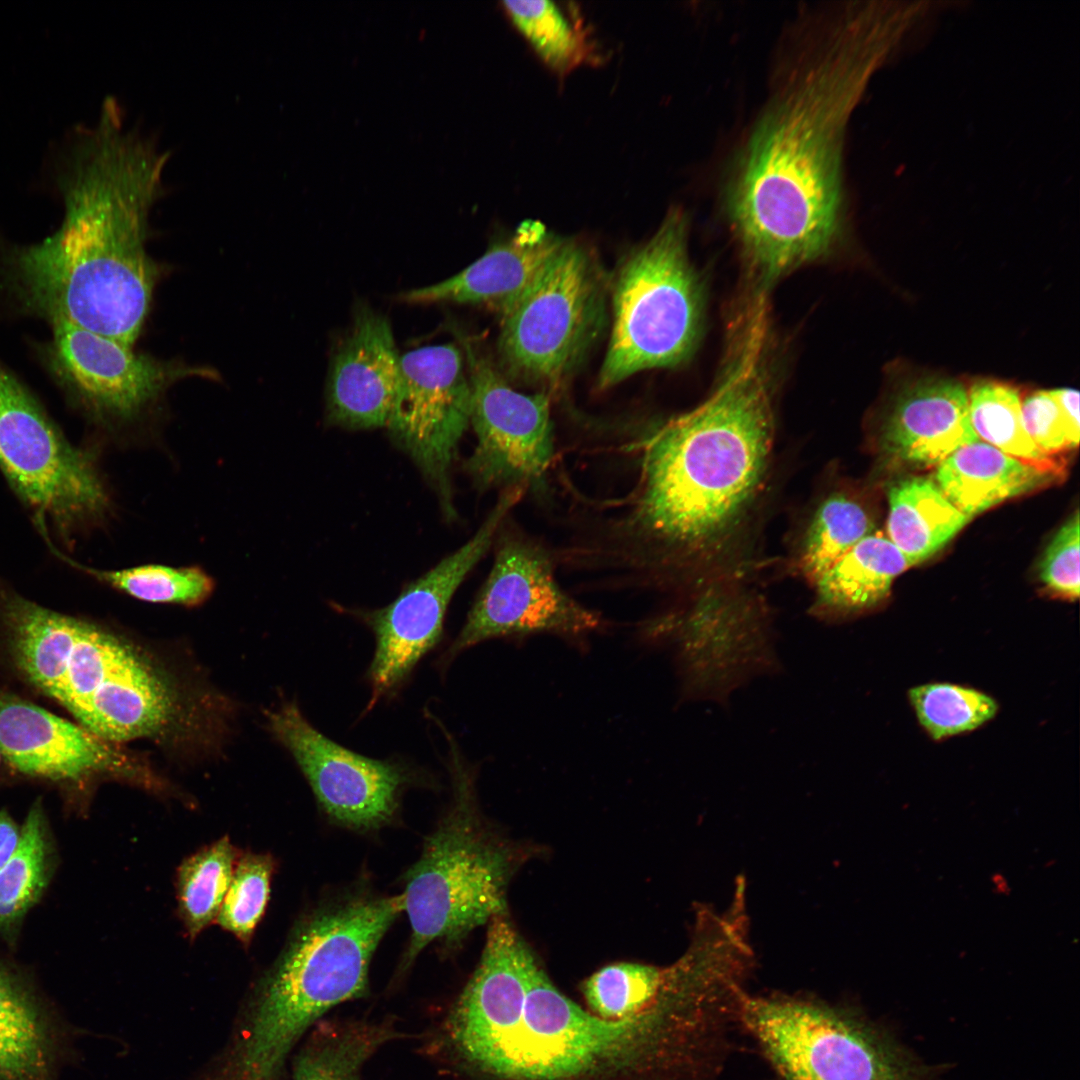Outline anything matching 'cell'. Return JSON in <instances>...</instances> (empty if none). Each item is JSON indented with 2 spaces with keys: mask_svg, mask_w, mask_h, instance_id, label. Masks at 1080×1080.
Listing matches in <instances>:
<instances>
[{
  "mask_svg": "<svg viewBox=\"0 0 1080 1080\" xmlns=\"http://www.w3.org/2000/svg\"><path fill=\"white\" fill-rule=\"evenodd\" d=\"M52 847L41 803L31 807L18 846L0 870V932L13 931L37 903L51 875Z\"/></svg>",
  "mask_w": 1080,
  "mask_h": 1080,
  "instance_id": "f546056e",
  "label": "cell"
},
{
  "mask_svg": "<svg viewBox=\"0 0 1080 1080\" xmlns=\"http://www.w3.org/2000/svg\"><path fill=\"white\" fill-rule=\"evenodd\" d=\"M689 1027V1017L667 1005L619 1020L600 1018L563 995L535 959L521 1015L491 1075L567 1080L662 1044H686Z\"/></svg>",
  "mask_w": 1080,
  "mask_h": 1080,
  "instance_id": "ba28073f",
  "label": "cell"
},
{
  "mask_svg": "<svg viewBox=\"0 0 1080 1080\" xmlns=\"http://www.w3.org/2000/svg\"><path fill=\"white\" fill-rule=\"evenodd\" d=\"M1079 530L1076 511L1053 536L1039 565V579L1048 593L1068 601L1080 594Z\"/></svg>",
  "mask_w": 1080,
  "mask_h": 1080,
  "instance_id": "8d00e7d4",
  "label": "cell"
},
{
  "mask_svg": "<svg viewBox=\"0 0 1080 1080\" xmlns=\"http://www.w3.org/2000/svg\"><path fill=\"white\" fill-rule=\"evenodd\" d=\"M911 566L887 536L874 531L810 582L811 612L832 622L871 611L888 599L893 581Z\"/></svg>",
  "mask_w": 1080,
  "mask_h": 1080,
  "instance_id": "7402d4cb",
  "label": "cell"
},
{
  "mask_svg": "<svg viewBox=\"0 0 1080 1080\" xmlns=\"http://www.w3.org/2000/svg\"><path fill=\"white\" fill-rule=\"evenodd\" d=\"M535 959L507 914L488 922L480 961L447 1021L453 1046L484 1072L491 1074L516 1027Z\"/></svg>",
  "mask_w": 1080,
  "mask_h": 1080,
  "instance_id": "2e32d148",
  "label": "cell"
},
{
  "mask_svg": "<svg viewBox=\"0 0 1080 1080\" xmlns=\"http://www.w3.org/2000/svg\"><path fill=\"white\" fill-rule=\"evenodd\" d=\"M967 395L971 425L979 439L1024 463L1064 475L1063 465L1042 452L1027 434L1015 387L979 380Z\"/></svg>",
  "mask_w": 1080,
  "mask_h": 1080,
  "instance_id": "f1b7e54d",
  "label": "cell"
},
{
  "mask_svg": "<svg viewBox=\"0 0 1080 1080\" xmlns=\"http://www.w3.org/2000/svg\"><path fill=\"white\" fill-rule=\"evenodd\" d=\"M20 831L5 811H0V870L14 854L20 839Z\"/></svg>",
  "mask_w": 1080,
  "mask_h": 1080,
  "instance_id": "ab89813d",
  "label": "cell"
},
{
  "mask_svg": "<svg viewBox=\"0 0 1080 1080\" xmlns=\"http://www.w3.org/2000/svg\"><path fill=\"white\" fill-rule=\"evenodd\" d=\"M273 871L274 862L267 855L249 853L236 862L216 920L244 943L264 914Z\"/></svg>",
  "mask_w": 1080,
  "mask_h": 1080,
  "instance_id": "d590c367",
  "label": "cell"
},
{
  "mask_svg": "<svg viewBox=\"0 0 1080 1080\" xmlns=\"http://www.w3.org/2000/svg\"><path fill=\"white\" fill-rule=\"evenodd\" d=\"M594 611L558 584L549 554L521 536L503 537L467 618L442 657L446 665L485 641L552 634L583 638L602 628Z\"/></svg>",
  "mask_w": 1080,
  "mask_h": 1080,
  "instance_id": "7c38bea8",
  "label": "cell"
},
{
  "mask_svg": "<svg viewBox=\"0 0 1080 1080\" xmlns=\"http://www.w3.org/2000/svg\"><path fill=\"white\" fill-rule=\"evenodd\" d=\"M56 366L85 404L101 417L129 423L174 382L210 373L136 354L132 347L76 325L54 321Z\"/></svg>",
  "mask_w": 1080,
  "mask_h": 1080,
  "instance_id": "e0dca14e",
  "label": "cell"
},
{
  "mask_svg": "<svg viewBox=\"0 0 1080 1080\" xmlns=\"http://www.w3.org/2000/svg\"><path fill=\"white\" fill-rule=\"evenodd\" d=\"M977 440L962 384L931 377L900 391L880 430L879 444L887 457L927 467Z\"/></svg>",
  "mask_w": 1080,
  "mask_h": 1080,
  "instance_id": "44dd1931",
  "label": "cell"
},
{
  "mask_svg": "<svg viewBox=\"0 0 1080 1080\" xmlns=\"http://www.w3.org/2000/svg\"><path fill=\"white\" fill-rule=\"evenodd\" d=\"M513 25L553 72L565 75L593 56V47L576 14L557 3L505 1Z\"/></svg>",
  "mask_w": 1080,
  "mask_h": 1080,
  "instance_id": "4dcf8cb0",
  "label": "cell"
},
{
  "mask_svg": "<svg viewBox=\"0 0 1080 1080\" xmlns=\"http://www.w3.org/2000/svg\"><path fill=\"white\" fill-rule=\"evenodd\" d=\"M1021 412L1027 434L1042 452L1055 458L1056 454L1073 449L1059 403L1052 390L1036 391L1028 395L1021 401Z\"/></svg>",
  "mask_w": 1080,
  "mask_h": 1080,
  "instance_id": "74e56055",
  "label": "cell"
},
{
  "mask_svg": "<svg viewBox=\"0 0 1080 1080\" xmlns=\"http://www.w3.org/2000/svg\"><path fill=\"white\" fill-rule=\"evenodd\" d=\"M875 531L866 505L852 492L829 486L815 499L795 546V565L812 582L836 559Z\"/></svg>",
  "mask_w": 1080,
  "mask_h": 1080,
  "instance_id": "83f0119b",
  "label": "cell"
},
{
  "mask_svg": "<svg viewBox=\"0 0 1080 1080\" xmlns=\"http://www.w3.org/2000/svg\"><path fill=\"white\" fill-rule=\"evenodd\" d=\"M52 1051L40 1002L24 979L0 962V1080H47Z\"/></svg>",
  "mask_w": 1080,
  "mask_h": 1080,
  "instance_id": "484cf974",
  "label": "cell"
},
{
  "mask_svg": "<svg viewBox=\"0 0 1080 1080\" xmlns=\"http://www.w3.org/2000/svg\"><path fill=\"white\" fill-rule=\"evenodd\" d=\"M0 470L41 531L49 526L69 539L111 512L94 456L64 437L1 362Z\"/></svg>",
  "mask_w": 1080,
  "mask_h": 1080,
  "instance_id": "9c48e42d",
  "label": "cell"
},
{
  "mask_svg": "<svg viewBox=\"0 0 1080 1080\" xmlns=\"http://www.w3.org/2000/svg\"><path fill=\"white\" fill-rule=\"evenodd\" d=\"M236 862L235 848L228 838H221L185 859L180 866L178 908L192 938L217 918Z\"/></svg>",
  "mask_w": 1080,
  "mask_h": 1080,
  "instance_id": "836d02e7",
  "label": "cell"
},
{
  "mask_svg": "<svg viewBox=\"0 0 1080 1080\" xmlns=\"http://www.w3.org/2000/svg\"><path fill=\"white\" fill-rule=\"evenodd\" d=\"M273 735L287 749L324 813L357 831L374 830L395 815L400 795L419 774L399 759H374L315 728L294 702L269 714Z\"/></svg>",
  "mask_w": 1080,
  "mask_h": 1080,
  "instance_id": "9a60e30c",
  "label": "cell"
},
{
  "mask_svg": "<svg viewBox=\"0 0 1080 1080\" xmlns=\"http://www.w3.org/2000/svg\"><path fill=\"white\" fill-rule=\"evenodd\" d=\"M736 1018L781 1080H942L939 1066L854 1009L745 992Z\"/></svg>",
  "mask_w": 1080,
  "mask_h": 1080,
  "instance_id": "8992f818",
  "label": "cell"
},
{
  "mask_svg": "<svg viewBox=\"0 0 1080 1080\" xmlns=\"http://www.w3.org/2000/svg\"><path fill=\"white\" fill-rule=\"evenodd\" d=\"M760 320L710 396L643 444L627 530L657 570L694 587L740 575L734 565L770 477L775 417Z\"/></svg>",
  "mask_w": 1080,
  "mask_h": 1080,
  "instance_id": "7a4b0ae2",
  "label": "cell"
},
{
  "mask_svg": "<svg viewBox=\"0 0 1080 1080\" xmlns=\"http://www.w3.org/2000/svg\"><path fill=\"white\" fill-rule=\"evenodd\" d=\"M0 753L17 771L51 780L109 775L144 786L156 777L131 754L83 726L0 693Z\"/></svg>",
  "mask_w": 1080,
  "mask_h": 1080,
  "instance_id": "ac0fdd59",
  "label": "cell"
},
{
  "mask_svg": "<svg viewBox=\"0 0 1080 1080\" xmlns=\"http://www.w3.org/2000/svg\"><path fill=\"white\" fill-rule=\"evenodd\" d=\"M908 699L921 727L934 741L971 732L998 713L997 701L972 687L931 682L912 687Z\"/></svg>",
  "mask_w": 1080,
  "mask_h": 1080,
  "instance_id": "e575fe53",
  "label": "cell"
},
{
  "mask_svg": "<svg viewBox=\"0 0 1080 1080\" xmlns=\"http://www.w3.org/2000/svg\"><path fill=\"white\" fill-rule=\"evenodd\" d=\"M359 1080V1079H358Z\"/></svg>",
  "mask_w": 1080,
  "mask_h": 1080,
  "instance_id": "60d3db41",
  "label": "cell"
},
{
  "mask_svg": "<svg viewBox=\"0 0 1080 1080\" xmlns=\"http://www.w3.org/2000/svg\"><path fill=\"white\" fill-rule=\"evenodd\" d=\"M0 612L18 669L36 688L60 702L82 620L14 593L3 596Z\"/></svg>",
  "mask_w": 1080,
  "mask_h": 1080,
  "instance_id": "cb8c5ba5",
  "label": "cell"
},
{
  "mask_svg": "<svg viewBox=\"0 0 1080 1080\" xmlns=\"http://www.w3.org/2000/svg\"><path fill=\"white\" fill-rule=\"evenodd\" d=\"M470 410V382L458 346L429 345L400 356L386 426L435 489L448 518L455 514L449 471L470 424Z\"/></svg>",
  "mask_w": 1080,
  "mask_h": 1080,
  "instance_id": "4fadbf2b",
  "label": "cell"
},
{
  "mask_svg": "<svg viewBox=\"0 0 1080 1080\" xmlns=\"http://www.w3.org/2000/svg\"><path fill=\"white\" fill-rule=\"evenodd\" d=\"M565 241L543 224L523 223L511 238L492 245L462 271L406 291L400 298L411 304H481L501 318L533 285Z\"/></svg>",
  "mask_w": 1080,
  "mask_h": 1080,
  "instance_id": "ffe728a7",
  "label": "cell"
},
{
  "mask_svg": "<svg viewBox=\"0 0 1080 1080\" xmlns=\"http://www.w3.org/2000/svg\"><path fill=\"white\" fill-rule=\"evenodd\" d=\"M403 911L401 893H355L306 915L214 1064L215 1080H278L293 1046L316 1021L366 994L374 952Z\"/></svg>",
  "mask_w": 1080,
  "mask_h": 1080,
  "instance_id": "277c9868",
  "label": "cell"
},
{
  "mask_svg": "<svg viewBox=\"0 0 1080 1080\" xmlns=\"http://www.w3.org/2000/svg\"><path fill=\"white\" fill-rule=\"evenodd\" d=\"M400 356L389 321L360 307L331 362L328 419L348 429L386 426L398 386Z\"/></svg>",
  "mask_w": 1080,
  "mask_h": 1080,
  "instance_id": "d6986e66",
  "label": "cell"
},
{
  "mask_svg": "<svg viewBox=\"0 0 1080 1080\" xmlns=\"http://www.w3.org/2000/svg\"><path fill=\"white\" fill-rule=\"evenodd\" d=\"M888 538L912 566L930 558L971 519L927 477H909L888 491Z\"/></svg>",
  "mask_w": 1080,
  "mask_h": 1080,
  "instance_id": "d4e9b609",
  "label": "cell"
},
{
  "mask_svg": "<svg viewBox=\"0 0 1080 1080\" xmlns=\"http://www.w3.org/2000/svg\"><path fill=\"white\" fill-rule=\"evenodd\" d=\"M1052 393L1059 403L1071 445L1075 449L1078 447L1080 434L1079 392L1071 388H1059L1052 390Z\"/></svg>",
  "mask_w": 1080,
  "mask_h": 1080,
  "instance_id": "f35d334b",
  "label": "cell"
},
{
  "mask_svg": "<svg viewBox=\"0 0 1080 1080\" xmlns=\"http://www.w3.org/2000/svg\"><path fill=\"white\" fill-rule=\"evenodd\" d=\"M390 1038L384 1025L326 1024L297 1056L290 1080H358L363 1064Z\"/></svg>",
  "mask_w": 1080,
  "mask_h": 1080,
  "instance_id": "1f68e13d",
  "label": "cell"
},
{
  "mask_svg": "<svg viewBox=\"0 0 1080 1080\" xmlns=\"http://www.w3.org/2000/svg\"><path fill=\"white\" fill-rule=\"evenodd\" d=\"M170 151L125 127L116 98L98 120L73 128L52 156V179L64 205L59 228L17 249L13 272L26 303L130 347L149 311L157 269L146 252L148 216L166 191Z\"/></svg>",
  "mask_w": 1080,
  "mask_h": 1080,
  "instance_id": "6da1fadb",
  "label": "cell"
},
{
  "mask_svg": "<svg viewBox=\"0 0 1080 1080\" xmlns=\"http://www.w3.org/2000/svg\"><path fill=\"white\" fill-rule=\"evenodd\" d=\"M858 20L831 31L761 117L727 189L750 264L773 280L823 256L841 216L844 126L872 63Z\"/></svg>",
  "mask_w": 1080,
  "mask_h": 1080,
  "instance_id": "3957f363",
  "label": "cell"
},
{
  "mask_svg": "<svg viewBox=\"0 0 1080 1080\" xmlns=\"http://www.w3.org/2000/svg\"><path fill=\"white\" fill-rule=\"evenodd\" d=\"M463 344L477 439L467 472L479 489L542 490L554 450L549 394L514 390L487 358Z\"/></svg>",
  "mask_w": 1080,
  "mask_h": 1080,
  "instance_id": "5bb4252c",
  "label": "cell"
},
{
  "mask_svg": "<svg viewBox=\"0 0 1080 1080\" xmlns=\"http://www.w3.org/2000/svg\"><path fill=\"white\" fill-rule=\"evenodd\" d=\"M447 741L452 797L408 870L403 896L410 922L407 967L432 943L460 946L477 927L507 914V890L527 853L496 833L478 807L475 773L457 742Z\"/></svg>",
  "mask_w": 1080,
  "mask_h": 1080,
  "instance_id": "5b68a950",
  "label": "cell"
},
{
  "mask_svg": "<svg viewBox=\"0 0 1080 1080\" xmlns=\"http://www.w3.org/2000/svg\"><path fill=\"white\" fill-rule=\"evenodd\" d=\"M605 281L592 255L566 240L542 274L501 317L498 349L513 377L558 386L597 336Z\"/></svg>",
  "mask_w": 1080,
  "mask_h": 1080,
  "instance_id": "30bf717a",
  "label": "cell"
},
{
  "mask_svg": "<svg viewBox=\"0 0 1080 1080\" xmlns=\"http://www.w3.org/2000/svg\"><path fill=\"white\" fill-rule=\"evenodd\" d=\"M1062 478L1063 474L1024 463L980 440L954 451L937 465L935 474L943 494L969 518Z\"/></svg>",
  "mask_w": 1080,
  "mask_h": 1080,
  "instance_id": "603a6c76",
  "label": "cell"
},
{
  "mask_svg": "<svg viewBox=\"0 0 1080 1080\" xmlns=\"http://www.w3.org/2000/svg\"><path fill=\"white\" fill-rule=\"evenodd\" d=\"M525 490H503L486 520L458 550L410 583L390 604L354 615L372 631L375 649L367 671L371 696L365 712L393 696L419 661L441 640L448 605Z\"/></svg>",
  "mask_w": 1080,
  "mask_h": 1080,
  "instance_id": "8fae6325",
  "label": "cell"
},
{
  "mask_svg": "<svg viewBox=\"0 0 1080 1080\" xmlns=\"http://www.w3.org/2000/svg\"><path fill=\"white\" fill-rule=\"evenodd\" d=\"M583 994L594 1015L619 1020L669 1000L689 997L694 990L676 963L660 968L619 962L599 969L586 979Z\"/></svg>",
  "mask_w": 1080,
  "mask_h": 1080,
  "instance_id": "4316f807",
  "label": "cell"
},
{
  "mask_svg": "<svg viewBox=\"0 0 1080 1080\" xmlns=\"http://www.w3.org/2000/svg\"><path fill=\"white\" fill-rule=\"evenodd\" d=\"M613 322L598 386L673 367L693 352L701 327V286L688 256L687 218L672 209L656 233L621 265L612 290Z\"/></svg>",
  "mask_w": 1080,
  "mask_h": 1080,
  "instance_id": "52a82bcc",
  "label": "cell"
},
{
  "mask_svg": "<svg viewBox=\"0 0 1080 1080\" xmlns=\"http://www.w3.org/2000/svg\"><path fill=\"white\" fill-rule=\"evenodd\" d=\"M71 566L134 599L194 607L213 593V578L199 566L142 564L117 570H101L60 555Z\"/></svg>",
  "mask_w": 1080,
  "mask_h": 1080,
  "instance_id": "d6a6232c",
  "label": "cell"
}]
</instances>
